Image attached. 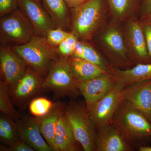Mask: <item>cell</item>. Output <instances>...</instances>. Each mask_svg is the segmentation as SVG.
<instances>
[{
    "label": "cell",
    "instance_id": "ba28073f",
    "mask_svg": "<svg viewBox=\"0 0 151 151\" xmlns=\"http://www.w3.org/2000/svg\"><path fill=\"white\" fill-rule=\"evenodd\" d=\"M68 58L60 57L53 63L43 80L42 88L70 96L81 94L77 80L69 65Z\"/></svg>",
    "mask_w": 151,
    "mask_h": 151
},
{
    "label": "cell",
    "instance_id": "f1b7e54d",
    "mask_svg": "<svg viewBox=\"0 0 151 151\" xmlns=\"http://www.w3.org/2000/svg\"><path fill=\"white\" fill-rule=\"evenodd\" d=\"M19 9L18 0H0V17Z\"/></svg>",
    "mask_w": 151,
    "mask_h": 151
},
{
    "label": "cell",
    "instance_id": "5bb4252c",
    "mask_svg": "<svg viewBox=\"0 0 151 151\" xmlns=\"http://www.w3.org/2000/svg\"><path fill=\"white\" fill-rule=\"evenodd\" d=\"M95 144L96 151H132L135 150L122 130L113 124L97 131Z\"/></svg>",
    "mask_w": 151,
    "mask_h": 151
},
{
    "label": "cell",
    "instance_id": "52a82bcc",
    "mask_svg": "<svg viewBox=\"0 0 151 151\" xmlns=\"http://www.w3.org/2000/svg\"><path fill=\"white\" fill-rule=\"evenodd\" d=\"M127 52L134 65L151 63L145 37L140 19L137 15L122 23Z\"/></svg>",
    "mask_w": 151,
    "mask_h": 151
},
{
    "label": "cell",
    "instance_id": "8fae6325",
    "mask_svg": "<svg viewBox=\"0 0 151 151\" xmlns=\"http://www.w3.org/2000/svg\"><path fill=\"white\" fill-rule=\"evenodd\" d=\"M121 97L122 100L140 111L151 122V79L125 86Z\"/></svg>",
    "mask_w": 151,
    "mask_h": 151
},
{
    "label": "cell",
    "instance_id": "ac0fdd59",
    "mask_svg": "<svg viewBox=\"0 0 151 151\" xmlns=\"http://www.w3.org/2000/svg\"><path fill=\"white\" fill-rule=\"evenodd\" d=\"M57 27L67 30L70 28V12L64 0H41Z\"/></svg>",
    "mask_w": 151,
    "mask_h": 151
},
{
    "label": "cell",
    "instance_id": "7402d4cb",
    "mask_svg": "<svg viewBox=\"0 0 151 151\" xmlns=\"http://www.w3.org/2000/svg\"><path fill=\"white\" fill-rule=\"evenodd\" d=\"M63 112L61 106H55L45 116L37 118L41 133L53 151H55V135L56 125Z\"/></svg>",
    "mask_w": 151,
    "mask_h": 151
},
{
    "label": "cell",
    "instance_id": "2e32d148",
    "mask_svg": "<svg viewBox=\"0 0 151 151\" xmlns=\"http://www.w3.org/2000/svg\"><path fill=\"white\" fill-rule=\"evenodd\" d=\"M42 76L28 66L21 78L14 85L12 93L18 100L29 98L42 86Z\"/></svg>",
    "mask_w": 151,
    "mask_h": 151
},
{
    "label": "cell",
    "instance_id": "836d02e7",
    "mask_svg": "<svg viewBox=\"0 0 151 151\" xmlns=\"http://www.w3.org/2000/svg\"><path fill=\"white\" fill-rule=\"evenodd\" d=\"M64 1L70 9L75 7L85 1L84 0H64Z\"/></svg>",
    "mask_w": 151,
    "mask_h": 151
},
{
    "label": "cell",
    "instance_id": "7a4b0ae2",
    "mask_svg": "<svg viewBox=\"0 0 151 151\" xmlns=\"http://www.w3.org/2000/svg\"><path fill=\"white\" fill-rule=\"evenodd\" d=\"M92 42L113 67L127 69L134 65L127 52L122 23L110 18L94 35Z\"/></svg>",
    "mask_w": 151,
    "mask_h": 151
},
{
    "label": "cell",
    "instance_id": "44dd1931",
    "mask_svg": "<svg viewBox=\"0 0 151 151\" xmlns=\"http://www.w3.org/2000/svg\"><path fill=\"white\" fill-rule=\"evenodd\" d=\"M68 60L72 73L76 80H87L110 73L82 58L71 56Z\"/></svg>",
    "mask_w": 151,
    "mask_h": 151
},
{
    "label": "cell",
    "instance_id": "6da1fadb",
    "mask_svg": "<svg viewBox=\"0 0 151 151\" xmlns=\"http://www.w3.org/2000/svg\"><path fill=\"white\" fill-rule=\"evenodd\" d=\"M70 12V32L79 40L91 42L110 19L106 0H87Z\"/></svg>",
    "mask_w": 151,
    "mask_h": 151
},
{
    "label": "cell",
    "instance_id": "e575fe53",
    "mask_svg": "<svg viewBox=\"0 0 151 151\" xmlns=\"http://www.w3.org/2000/svg\"><path fill=\"white\" fill-rule=\"evenodd\" d=\"M137 150L139 151H151V147L149 145H143L139 146Z\"/></svg>",
    "mask_w": 151,
    "mask_h": 151
},
{
    "label": "cell",
    "instance_id": "603a6c76",
    "mask_svg": "<svg viewBox=\"0 0 151 151\" xmlns=\"http://www.w3.org/2000/svg\"><path fill=\"white\" fill-rule=\"evenodd\" d=\"M84 51L81 58L97 65L109 73H113V67L102 52L92 42L84 41Z\"/></svg>",
    "mask_w": 151,
    "mask_h": 151
},
{
    "label": "cell",
    "instance_id": "5b68a950",
    "mask_svg": "<svg viewBox=\"0 0 151 151\" xmlns=\"http://www.w3.org/2000/svg\"><path fill=\"white\" fill-rule=\"evenodd\" d=\"M35 35L32 25L19 9L1 17V44L22 45L27 43Z\"/></svg>",
    "mask_w": 151,
    "mask_h": 151
},
{
    "label": "cell",
    "instance_id": "cb8c5ba5",
    "mask_svg": "<svg viewBox=\"0 0 151 151\" xmlns=\"http://www.w3.org/2000/svg\"><path fill=\"white\" fill-rule=\"evenodd\" d=\"M53 107L51 101L44 97H39L32 101L29 104V110L33 115L40 118L48 114Z\"/></svg>",
    "mask_w": 151,
    "mask_h": 151
},
{
    "label": "cell",
    "instance_id": "8d00e7d4",
    "mask_svg": "<svg viewBox=\"0 0 151 151\" xmlns=\"http://www.w3.org/2000/svg\"><path fill=\"white\" fill-rule=\"evenodd\" d=\"M87 1V0H84V1Z\"/></svg>",
    "mask_w": 151,
    "mask_h": 151
},
{
    "label": "cell",
    "instance_id": "e0dca14e",
    "mask_svg": "<svg viewBox=\"0 0 151 151\" xmlns=\"http://www.w3.org/2000/svg\"><path fill=\"white\" fill-rule=\"evenodd\" d=\"M19 129L23 141L34 149L35 150L53 151L42 138L37 118H32L23 123L19 126Z\"/></svg>",
    "mask_w": 151,
    "mask_h": 151
},
{
    "label": "cell",
    "instance_id": "4dcf8cb0",
    "mask_svg": "<svg viewBox=\"0 0 151 151\" xmlns=\"http://www.w3.org/2000/svg\"><path fill=\"white\" fill-rule=\"evenodd\" d=\"M151 14V0H140L137 15L140 19Z\"/></svg>",
    "mask_w": 151,
    "mask_h": 151
},
{
    "label": "cell",
    "instance_id": "4fadbf2b",
    "mask_svg": "<svg viewBox=\"0 0 151 151\" xmlns=\"http://www.w3.org/2000/svg\"><path fill=\"white\" fill-rule=\"evenodd\" d=\"M1 69L7 85L14 86L24 74L27 65L12 47L0 45Z\"/></svg>",
    "mask_w": 151,
    "mask_h": 151
},
{
    "label": "cell",
    "instance_id": "d590c367",
    "mask_svg": "<svg viewBox=\"0 0 151 151\" xmlns=\"http://www.w3.org/2000/svg\"><path fill=\"white\" fill-rule=\"evenodd\" d=\"M37 1L38 2L41 3V0H35Z\"/></svg>",
    "mask_w": 151,
    "mask_h": 151
},
{
    "label": "cell",
    "instance_id": "d6a6232c",
    "mask_svg": "<svg viewBox=\"0 0 151 151\" xmlns=\"http://www.w3.org/2000/svg\"><path fill=\"white\" fill-rule=\"evenodd\" d=\"M0 137L4 140L6 142H10L13 140L14 138L7 132L1 127H0Z\"/></svg>",
    "mask_w": 151,
    "mask_h": 151
},
{
    "label": "cell",
    "instance_id": "3957f363",
    "mask_svg": "<svg viewBox=\"0 0 151 151\" xmlns=\"http://www.w3.org/2000/svg\"><path fill=\"white\" fill-rule=\"evenodd\" d=\"M111 124L122 130L134 148L148 145L151 140V122L142 112L125 101L121 102Z\"/></svg>",
    "mask_w": 151,
    "mask_h": 151
},
{
    "label": "cell",
    "instance_id": "d4e9b609",
    "mask_svg": "<svg viewBox=\"0 0 151 151\" xmlns=\"http://www.w3.org/2000/svg\"><path fill=\"white\" fill-rule=\"evenodd\" d=\"M6 84L1 81L0 83V111L5 115L16 118L17 112L12 105L8 93Z\"/></svg>",
    "mask_w": 151,
    "mask_h": 151
},
{
    "label": "cell",
    "instance_id": "277c9868",
    "mask_svg": "<svg viewBox=\"0 0 151 151\" xmlns=\"http://www.w3.org/2000/svg\"><path fill=\"white\" fill-rule=\"evenodd\" d=\"M27 65L42 76H47L55 61L60 57L57 49L50 46L45 37L35 35L27 43L12 47Z\"/></svg>",
    "mask_w": 151,
    "mask_h": 151
},
{
    "label": "cell",
    "instance_id": "1f68e13d",
    "mask_svg": "<svg viewBox=\"0 0 151 151\" xmlns=\"http://www.w3.org/2000/svg\"><path fill=\"white\" fill-rule=\"evenodd\" d=\"M10 151H34V149L32 148L29 145H28L24 141H20L14 143L9 149Z\"/></svg>",
    "mask_w": 151,
    "mask_h": 151
},
{
    "label": "cell",
    "instance_id": "d6986e66",
    "mask_svg": "<svg viewBox=\"0 0 151 151\" xmlns=\"http://www.w3.org/2000/svg\"><path fill=\"white\" fill-rule=\"evenodd\" d=\"M113 74L124 87L137 81L151 79V63L138 64L127 69L115 68Z\"/></svg>",
    "mask_w": 151,
    "mask_h": 151
},
{
    "label": "cell",
    "instance_id": "8992f818",
    "mask_svg": "<svg viewBox=\"0 0 151 151\" xmlns=\"http://www.w3.org/2000/svg\"><path fill=\"white\" fill-rule=\"evenodd\" d=\"M65 113L76 139L85 151H96L97 131L89 117L86 104L74 103Z\"/></svg>",
    "mask_w": 151,
    "mask_h": 151
},
{
    "label": "cell",
    "instance_id": "83f0119b",
    "mask_svg": "<svg viewBox=\"0 0 151 151\" xmlns=\"http://www.w3.org/2000/svg\"><path fill=\"white\" fill-rule=\"evenodd\" d=\"M145 37L151 63V14L140 19Z\"/></svg>",
    "mask_w": 151,
    "mask_h": 151
},
{
    "label": "cell",
    "instance_id": "4316f807",
    "mask_svg": "<svg viewBox=\"0 0 151 151\" xmlns=\"http://www.w3.org/2000/svg\"><path fill=\"white\" fill-rule=\"evenodd\" d=\"M70 33V32L68 31L61 28L56 27L50 30L45 37L50 46L56 48Z\"/></svg>",
    "mask_w": 151,
    "mask_h": 151
},
{
    "label": "cell",
    "instance_id": "f546056e",
    "mask_svg": "<svg viewBox=\"0 0 151 151\" xmlns=\"http://www.w3.org/2000/svg\"><path fill=\"white\" fill-rule=\"evenodd\" d=\"M0 127H2L14 139L16 137L15 126L11 120L6 117H1L0 119Z\"/></svg>",
    "mask_w": 151,
    "mask_h": 151
},
{
    "label": "cell",
    "instance_id": "9c48e42d",
    "mask_svg": "<svg viewBox=\"0 0 151 151\" xmlns=\"http://www.w3.org/2000/svg\"><path fill=\"white\" fill-rule=\"evenodd\" d=\"M124 86L120 81L105 96L86 107L89 117L97 132L112 123L122 102V92Z\"/></svg>",
    "mask_w": 151,
    "mask_h": 151
},
{
    "label": "cell",
    "instance_id": "ffe728a7",
    "mask_svg": "<svg viewBox=\"0 0 151 151\" xmlns=\"http://www.w3.org/2000/svg\"><path fill=\"white\" fill-rule=\"evenodd\" d=\"M110 18L122 23L137 15L140 0H106ZM138 16V15H137Z\"/></svg>",
    "mask_w": 151,
    "mask_h": 151
},
{
    "label": "cell",
    "instance_id": "9a60e30c",
    "mask_svg": "<svg viewBox=\"0 0 151 151\" xmlns=\"http://www.w3.org/2000/svg\"><path fill=\"white\" fill-rule=\"evenodd\" d=\"M78 144L65 112L61 113L57 124L55 135L56 151L79 150Z\"/></svg>",
    "mask_w": 151,
    "mask_h": 151
},
{
    "label": "cell",
    "instance_id": "30bf717a",
    "mask_svg": "<svg viewBox=\"0 0 151 151\" xmlns=\"http://www.w3.org/2000/svg\"><path fill=\"white\" fill-rule=\"evenodd\" d=\"M18 7L32 25L36 36L45 37L50 30L57 27L41 3L18 0Z\"/></svg>",
    "mask_w": 151,
    "mask_h": 151
},
{
    "label": "cell",
    "instance_id": "484cf974",
    "mask_svg": "<svg viewBox=\"0 0 151 151\" xmlns=\"http://www.w3.org/2000/svg\"><path fill=\"white\" fill-rule=\"evenodd\" d=\"M78 40L76 36L71 32L56 48L60 56L67 58L72 56Z\"/></svg>",
    "mask_w": 151,
    "mask_h": 151
},
{
    "label": "cell",
    "instance_id": "7c38bea8",
    "mask_svg": "<svg viewBox=\"0 0 151 151\" xmlns=\"http://www.w3.org/2000/svg\"><path fill=\"white\" fill-rule=\"evenodd\" d=\"M117 81L115 76L111 73L87 80H77L78 89L84 97L86 107L110 92Z\"/></svg>",
    "mask_w": 151,
    "mask_h": 151
}]
</instances>
